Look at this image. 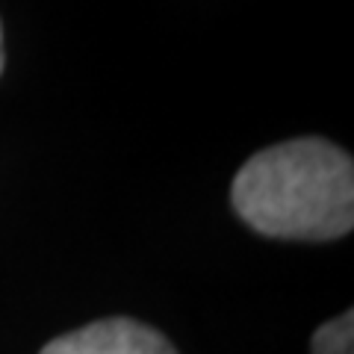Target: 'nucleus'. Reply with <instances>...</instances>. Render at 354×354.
Instances as JSON below:
<instances>
[{
  "label": "nucleus",
  "mask_w": 354,
  "mask_h": 354,
  "mask_svg": "<svg viewBox=\"0 0 354 354\" xmlns=\"http://www.w3.org/2000/svg\"><path fill=\"white\" fill-rule=\"evenodd\" d=\"M230 201L263 236L339 239L354 225V162L319 136L281 142L242 165Z\"/></svg>",
  "instance_id": "obj_1"
},
{
  "label": "nucleus",
  "mask_w": 354,
  "mask_h": 354,
  "mask_svg": "<svg viewBox=\"0 0 354 354\" xmlns=\"http://www.w3.org/2000/svg\"><path fill=\"white\" fill-rule=\"evenodd\" d=\"M39 354H177L157 328L136 319H97L80 330L50 339Z\"/></svg>",
  "instance_id": "obj_2"
},
{
  "label": "nucleus",
  "mask_w": 354,
  "mask_h": 354,
  "mask_svg": "<svg viewBox=\"0 0 354 354\" xmlns=\"http://www.w3.org/2000/svg\"><path fill=\"white\" fill-rule=\"evenodd\" d=\"M313 354H354V316L346 310L342 316L330 319L313 334L310 342Z\"/></svg>",
  "instance_id": "obj_3"
},
{
  "label": "nucleus",
  "mask_w": 354,
  "mask_h": 354,
  "mask_svg": "<svg viewBox=\"0 0 354 354\" xmlns=\"http://www.w3.org/2000/svg\"><path fill=\"white\" fill-rule=\"evenodd\" d=\"M0 74H3V27H0Z\"/></svg>",
  "instance_id": "obj_4"
}]
</instances>
